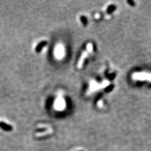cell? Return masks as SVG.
I'll return each instance as SVG.
<instances>
[{
    "instance_id": "2",
    "label": "cell",
    "mask_w": 151,
    "mask_h": 151,
    "mask_svg": "<svg viewBox=\"0 0 151 151\" xmlns=\"http://www.w3.org/2000/svg\"><path fill=\"white\" fill-rule=\"evenodd\" d=\"M0 127L4 131H10L12 130V127L7 124L4 123V122H0Z\"/></svg>"
},
{
    "instance_id": "3",
    "label": "cell",
    "mask_w": 151,
    "mask_h": 151,
    "mask_svg": "<svg viewBox=\"0 0 151 151\" xmlns=\"http://www.w3.org/2000/svg\"><path fill=\"white\" fill-rule=\"evenodd\" d=\"M47 43L45 41H42V42L40 43L39 44H38V45L36 47V49H35L36 52H38V53L39 52H40L41 50H42L43 48L45 47V46L47 45Z\"/></svg>"
},
{
    "instance_id": "5",
    "label": "cell",
    "mask_w": 151,
    "mask_h": 151,
    "mask_svg": "<svg viewBox=\"0 0 151 151\" xmlns=\"http://www.w3.org/2000/svg\"><path fill=\"white\" fill-rule=\"evenodd\" d=\"M113 88V86H108L106 89H105V91L106 92H109L110 90H111V89Z\"/></svg>"
},
{
    "instance_id": "4",
    "label": "cell",
    "mask_w": 151,
    "mask_h": 151,
    "mask_svg": "<svg viewBox=\"0 0 151 151\" xmlns=\"http://www.w3.org/2000/svg\"><path fill=\"white\" fill-rule=\"evenodd\" d=\"M80 19L81 20L82 23H83L84 25H86L87 24V19L85 16H81V17H80Z\"/></svg>"
},
{
    "instance_id": "1",
    "label": "cell",
    "mask_w": 151,
    "mask_h": 151,
    "mask_svg": "<svg viewBox=\"0 0 151 151\" xmlns=\"http://www.w3.org/2000/svg\"><path fill=\"white\" fill-rule=\"evenodd\" d=\"M133 79L137 81H148L151 82V73L147 72H135L132 75Z\"/></svg>"
}]
</instances>
